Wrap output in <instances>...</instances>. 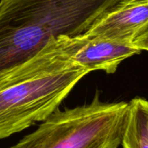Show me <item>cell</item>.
<instances>
[{"label":"cell","instance_id":"6da1fadb","mask_svg":"<svg viewBox=\"0 0 148 148\" xmlns=\"http://www.w3.org/2000/svg\"><path fill=\"white\" fill-rule=\"evenodd\" d=\"M88 73L69 59L58 37L0 71V139L45 121Z\"/></svg>","mask_w":148,"mask_h":148},{"label":"cell","instance_id":"7a4b0ae2","mask_svg":"<svg viewBox=\"0 0 148 148\" xmlns=\"http://www.w3.org/2000/svg\"><path fill=\"white\" fill-rule=\"evenodd\" d=\"M121 0H0V71L39 52L52 37L85 32Z\"/></svg>","mask_w":148,"mask_h":148},{"label":"cell","instance_id":"3957f363","mask_svg":"<svg viewBox=\"0 0 148 148\" xmlns=\"http://www.w3.org/2000/svg\"><path fill=\"white\" fill-rule=\"evenodd\" d=\"M129 114L130 102H102L96 94L89 104L57 108L36 131L10 148H118Z\"/></svg>","mask_w":148,"mask_h":148},{"label":"cell","instance_id":"277c9868","mask_svg":"<svg viewBox=\"0 0 148 148\" xmlns=\"http://www.w3.org/2000/svg\"><path fill=\"white\" fill-rule=\"evenodd\" d=\"M58 38L69 59L88 72L103 70L113 74L125 59L141 52L133 43L98 38L84 32L75 36H61Z\"/></svg>","mask_w":148,"mask_h":148},{"label":"cell","instance_id":"5b68a950","mask_svg":"<svg viewBox=\"0 0 148 148\" xmlns=\"http://www.w3.org/2000/svg\"><path fill=\"white\" fill-rule=\"evenodd\" d=\"M148 25V0H121L84 32L88 36L133 43L136 35Z\"/></svg>","mask_w":148,"mask_h":148},{"label":"cell","instance_id":"8992f818","mask_svg":"<svg viewBox=\"0 0 148 148\" xmlns=\"http://www.w3.org/2000/svg\"><path fill=\"white\" fill-rule=\"evenodd\" d=\"M121 145L123 148H148V127L141 98L130 101L129 119Z\"/></svg>","mask_w":148,"mask_h":148},{"label":"cell","instance_id":"52a82bcc","mask_svg":"<svg viewBox=\"0 0 148 148\" xmlns=\"http://www.w3.org/2000/svg\"><path fill=\"white\" fill-rule=\"evenodd\" d=\"M133 44L140 50L148 51V25L143 28L135 36Z\"/></svg>","mask_w":148,"mask_h":148},{"label":"cell","instance_id":"ba28073f","mask_svg":"<svg viewBox=\"0 0 148 148\" xmlns=\"http://www.w3.org/2000/svg\"><path fill=\"white\" fill-rule=\"evenodd\" d=\"M141 105H142V108L144 110L145 115H146V119H147V124L148 127V101L142 99L141 98Z\"/></svg>","mask_w":148,"mask_h":148}]
</instances>
